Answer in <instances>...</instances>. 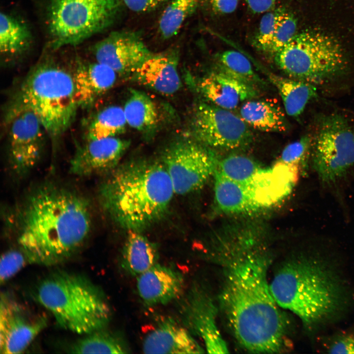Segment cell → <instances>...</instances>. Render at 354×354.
<instances>
[{
	"instance_id": "cell-26",
	"label": "cell",
	"mask_w": 354,
	"mask_h": 354,
	"mask_svg": "<svg viewBox=\"0 0 354 354\" xmlns=\"http://www.w3.org/2000/svg\"><path fill=\"white\" fill-rule=\"evenodd\" d=\"M127 124L133 128L148 132L158 122V112L153 101L145 93L133 89L123 108Z\"/></svg>"
},
{
	"instance_id": "cell-24",
	"label": "cell",
	"mask_w": 354,
	"mask_h": 354,
	"mask_svg": "<svg viewBox=\"0 0 354 354\" xmlns=\"http://www.w3.org/2000/svg\"><path fill=\"white\" fill-rule=\"evenodd\" d=\"M32 35L27 24L12 14L1 12L0 51L4 61H12L30 48Z\"/></svg>"
},
{
	"instance_id": "cell-7",
	"label": "cell",
	"mask_w": 354,
	"mask_h": 354,
	"mask_svg": "<svg viewBox=\"0 0 354 354\" xmlns=\"http://www.w3.org/2000/svg\"><path fill=\"white\" fill-rule=\"evenodd\" d=\"M121 0H48L47 25L54 49L75 46L110 27Z\"/></svg>"
},
{
	"instance_id": "cell-11",
	"label": "cell",
	"mask_w": 354,
	"mask_h": 354,
	"mask_svg": "<svg viewBox=\"0 0 354 354\" xmlns=\"http://www.w3.org/2000/svg\"><path fill=\"white\" fill-rule=\"evenodd\" d=\"M6 114L9 164L16 175L24 176L39 161L46 132L37 117L28 109L10 104Z\"/></svg>"
},
{
	"instance_id": "cell-37",
	"label": "cell",
	"mask_w": 354,
	"mask_h": 354,
	"mask_svg": "<svg viewBox=\"0 0 354 354\" xmlns=\"http://www.w3.org/2000/svg\"><path fill=\"white\" fill-rule=\"evenodd\" d=\"M122 3L131 11L146 13L153 11L170 0H121Z\"/></svg>"
},
{
	"instance_id": "cell-5",
	"label": "cell",
	"mask_w": 354,
	"mask_h": 354,
	"mask_svg": "<svg viewBox=\"0 0 354 354\" xmlns=\"http://www.w3.org/2000/svg\"><path fill=\"white\" fill-rule=\"evenodd\" d=\"M36 300L62 328L79 334L104 329L111 310L102 291L87 278L58 270L42 279L34 291Z\"/></svg>"
},
{
	"instance_id": "cell-13",
	"label": "cell",
	"mask_w": 354,
	"mask_h": 354,
	"mask_svg": "<svg viewBox=\"0 0 354 354\" xmlns=\"http://www.w3.org/2000/svg\"><path fill=\"white\" fill-rule=\"evenodd\" d=\"M47 318L36 314L4 295L1 296L0 350L3 354H20L46 326Z\"/></svg>"
},
{
	"instance_id": "cell-15",
	"label": "cell",
	"mask_w": 354,
	"mask_h": 354,
	"mask_svg": "<svg viewBox=\"0 0 354 354\" xmlns=\"http://www.w3.org/2000/svg\"><path fill=\"white\" fill-rule=\"evenodd\" d=\"M129 146V141L116 136L86 140L77 147L70 160V172L84 177L112 171Z\"/></svg>"
},
{
	"instance_id": "cell-20",
	"label": "cell",
	"mask_w": 354,
	"mask_h": 354,
	"mask_svg": "<svg viewBox=\"0 0 354 354\" xmlns=\"http://www.w3.org/2000/svg\"><path fill=\"white\" fill-rule=\"evenodd\" d=\"M204 350L184 327L171 320L160 323L145 337V354H200Z\"/></svg>"
},
{
	"instance_id": "cell-9",
	"label": "cell",
	"mask_w": 354,
	"mask_h": 354,
	"mask_svg": "<svg viewBox=\"0 0 354 354\" xmlns=\"http://www.w3.org/2000/svg\"><path fill=\"white\" fill-rule=\"evenodd\" d=\"M273 57L277 67L289 77L316 86L346 74L351 62L350 56L311 45L296 33Z\"/></svg>"
},
{
	"instance_id": "cell-27",
	"label": "cell",
	"mask_w": 354,
	"mask_h": 354,
	"mask_svg": "<svg viewBox=\"0 0 354 354\" xmlns=\"http://www.w3.org/2000/svg\"><path fill=\"white\" fill-rule=\"evenodd\" d=\"M192 318L194 326L205 342L208 353L225 354L227 346L216 325L214 310L208 303L199 305L194 309Z\"/></svg>"
},
{
	"instance_id": "cell-31",
	"label": "cell",
	"mask_w": 354,
	"mask_h": 354,
	"mask_svg": "<svg viewBox=\"0 0 354 354\" xmlns=\"http://www.w3.org/2000/svg\"><path fill=\"white\" fill-rule=\"evenodd\" d=\"M260 169L259 165L252 159L244 155L234 154L219 162L216 171L231 180L247 185Z\"/></svg>"
},
{
	"instance_id": "cell-10",
	"label": "cell",
	"mask_w": 354,
	"mask_h": 354,
	"mask_svg": "<svg viewBox=\"0 0 354 354\" xmlns=\"http://www.w3.org/2000/svg\"><path fill=\"white\" fill-rule=\"evenodd\" d=\"M161 161L175 194L180 195L201 188L214 174L218 164L210 148L189 139L177 140L168 146Z\"/></svg>"
},
{
	"instance_id": "cell-4",
	"label": "cell",
	"mask_w": 354,
	"mask_h": 354,
	"mask_svg": "<svg viewBox=\"0 0 354 354\" xmlns=\"http://www.w3.org/2000/svg\"><path fill=\"white\" fill-rule=\"evenodd\" d=\"M175 194L163 163L136 159L117 166L101 185L102 207L119 227L141 232L165 216Z\"/></svg>"
},
{
	"instance_id": "cell-22",
	"label": "cell",
	"mask_w": 354,
	"mask_h": 354,
	"mask_svg": "<svg viewBox=\"0 0 354 354\" xmlns=\"http://www.w3.org/2000/svg\"><path fill=\"white\" fill-rule=\"evenodd\" d=\"M239 114L247 125L260 131L282 132L288 129L284 112L276 103L271 101L247 100L242 103Z\"/></svg>"
},
{
	"instance_id": "cell-33",
	"label": "cell",
	"mask_w": 354,
	"mask_h": 354,
	"mask_svg": "<svg viewBox=\"0 0 354 354\" xmlns=\"http://www.w3.org/2000/svg\"><path fill=\"white\" fill-rule=\"evenodd\" d=\"M287 8L280 6L266 12L262 17L253 45L258 50L267 52L272 37Z\"/></svg>"
},
{
	"instance_id": "cell-12",
	"label": "cell",
	"mask_w": 354,
	"mask_h": 354,
	"mask_svg": "<svg viewBox=\"0 0 354 354\" xmlns=\"http://www.w3.org/2000/svg\"><path fill=\"white\" fill-rule=\"evenodd\" d=\"M195 139L210 148L235 149L247 146L253 136L247 124L230 110L202 102L192 120Z\"/></svg>"
},
{
	"instance_id": "cell-36",
	"label": "cell",
	"mask_w": 354,
	"mask_h": 354,
	"mask_svg": "<svg viewBox=\"0 0 354 354\" xmlns=\"http://www.w3.org/2000/svg\"><path fill=\"white\" fill-rule=\"evenodd\" d=\"M312 138L303 136L288 145L283 150L280 161L290 165H304L310 156Z\"/></svg>"
},
{
	"instance_id": "cell-18",
	"label": "cell",
	"mask_w": 354,
	"mask_h": 354,
	"mask_svg": "<svg viewBox=\"0 0 354 354\" xmlns=\"http://www.w3.org/2000/svg\"><path fill=\"white\" fill-rule=\"evenodd\" d=\"M178 60L174 50L153 54L132 74L140 84L162 94L172 95L181 87Z\"/></svg>"
},
{
	"instance_id": "cell-17",
	"label": "cell",
	"mask_w": 354,
	"mask_h": 354,
	"mask_svg": "<svg viewBox=\"0 0 354 354\" xmlns=\"http://www.w3.org/2000/svg\"><path fill=\"white\" fill-rule=\"evenodd\" d=\"M137 289L147 305H165L178 297L184 285L181 274L169 266L156 264L137 276Z\"/></svg>"
},
{
	"instance_id": "cell-23",
	"label": "cell",
	"mask_w": 354,
	"mask_h": 354,
	"mask_svg": "<svg viewBox=\"0 0 354 354\" xmlns=\"http://www.w3.org/2000/svg\"><path fill=\"white\" fill-rule=\"evenodd\" d=\"M156 246L141 232L128 231L122 253V266L128 273L138 276L157 263Z\"/></svg>"
},
{
	"instance_id": "cell-40",
	"label": "cell",
	"mask_w": 354,
	"mask_h": 354,
	"mask_svg": "<svg viewBox=\"0 0 354 354\" xmlns=\"http://www.w3.org/2000/svg\"><path fill=\"white\" fill-rule=\"evenodd\" d=\"M278 0H245L250 11L254 14L265 13L274 8Z\"/></svg>"
},
{
	"instance_id": "cell-1",
	"label": "cell",
	"mask_w": 354,
	"mask_h": 354,
	"mask_svg": "<svg viewBox=\"0 0 354 354\" xmlns=\"http://www.w3.org/2000/svg\"><path fill=\"white\" fill-rule=\"evenodd\" d=\"M270 259L253 251L235 253L223 262L221 306L236 341L254 353L284 350L289 326L267 281Z\"/></svg>"
},
{
	"instance_id": "cell-21",
	"label": "cell",
	"mask_w": 354,
	"mask_h": 354,
	"mask_svg": "<svg viewBox=\"0 0 354 354\" xmlns=\"http://www.w3.org/2000/svg\"><path fill=\"white\" fill-rule=\"evenodd\" d=\"M214 177L215 202L221 211L241 213L262 209L246 185L226 177L216 170Z\"/></svg>"
},
{
	"instance_id": "cell-3",
	"label": "cell",
	"mask_w": 354,
	"mask_h": 354,
	"mask_svg": "<svg viewBox=\"0 0 354 354\" xmlns=\"http://www.w3.org/2000/svg\"><path fill=\"white\" fill-rule=\"evenodd\" d=\"M269 287L278 306L295 315L309 331L335 319L348 302L346 285L337 269L314 254L284 264Z\"/></svg>"
},
{
	"instance_id": "cell-30",
	"label": "cell",
	"mask_w": 354,
	"mask_h": 354,
	"mask_svg": "<svg viewBox=\"0 0 354 354\" xmlns=\"http://www.w3.org/2000/svg\"><path fill=\"white\" fill-rule=\"evenodd\" d=\"M103 329L87 334L69 350L75 354H126L129 349L121 338Z\"/></svg>"
},
{
	"instance_id": "cell-28",
	"label": "cell",
	"mask_w": 354,
	"mask_h": 354,
	"mask_svg": "<svg viewBox=\"0 0 354 354\" xmlns=\"http://www.w3.org/2000/svg\"><path fill=\"white\" fill-rule=\"evenodd\" d=\"M127 124L123 109L116 105L106 107L89 121L86 130V140L116 136Z\"/></svg>"
},
{
	"instance_id": "cell-16",
	"label": "cell",
	"mask_w": 354,
	"mask_h": 354,
	"mask_svg": "<svg viewBox=\"0 0 354 354\" xmlns=\"http://www.w3.org/2000/svg\"><path fill=\"white\" fill-rule=\"evenodd\" d=\"M198 88L208 101L229 110L258 95L254 85L234 76L221 67L202 78Z\"/></svg>"
},
{
	"instance_id": "cell-38",
	"label": "cell",
	"mask_w": 354,
	"mask_h": 354,
	"mask_svg": "<svg viewBox=\"0 0 354 354\" xmlns=\"http://www.w3.org/2000/svg\"><path fill=\"white\" fill-rule=\"evenodd\" d=\"M328 350L330 354H354V334L344 335L337 338Z\"/></svg>"
},
{
	"instance_id": "cell-35",
	"label": "cell",
	"mask_w": 354,
	"mask_h": 354,
	"mask_svg": "<svg viewBox=\"0 0 354 354\" xmlns=\"http://www.w3.org/2000/svg\"><path fill=\"white\" fill-rule=\"evenodd\" d=\"M28 264H31V262L27 255L20 248L5 252L0 258V283H3L10 279Z\"/></svg>"
},
{
	"instance_id": "cell-29",
	"label": "cell",
	"mask_w": 354,
	"mask_h": 354,
	"mask_svg": "<svg viewBox=\"0 0 354 354\" xmlns=\"http://www.w3.org/2000/svg\"><path fill=\"white\" fill-rule=\"evenodd\" d=\"M200 0H170L158 21L161 38L168 39L178 32L185 21L197 10Z\"/></svg>"
},
{
	"instance_id": "cell-14",
	"label": "cell",
	"mask_w": 354,
	"mask_h": 354,
	"mask_svg": "<svg viewBox=\"0 0 354 354\" xmlns=\"http://www.w3.org/2000/svg\"><path fill=\"white\" fill-rule=\"evenodd\" d=\"M95 60L117 73H132L153 55L141 35L131 31H116L91 47Z\"/></svg>"
},
{
	"instance_id": "cell-6",
	"label": "cell",
	"mask_w": 354,
	"mask_h": 354,
	"mask_svg": "<svg viewBox=\"0 0 354 354\" xmlns=\"http://www.w3.org/2000/svg\"><path fill=\"white\" fill-rule=\"evenodd\" d=\"M10 104L32 111L56 141L70 126L79 108L72 74L51 60L41 61L21 81Z\"/></svg>"
},
{
	"instance_id": "cell-8",
	"label": "cell",
	"mask_w": 354,
	"mask_h": 354,
	"mask_svg": "<svg viewBox=\"0 0 354 354\" xmlns=\"http://www.w3.org/2000/svg\"><path fill=\"white\" fill-rule=\"evenodd\" d=\"M311 138L316 174L324 184L336 183L354 165V127L342 115L331 114L321 118Z\"/></svg>"
},
{
	"instance_id": "cell-25",
	"label": "cell",
	"mask_w": 354,
	"mask_h": 354,
	"mask_svg": "<svg viewBox=\"0 0 354 354\" xmlns=\"http://www.w3.org/2000/svg\"><path fill=\"white\" fill-rule=\"evenodd\" d=\"M268 77L279 92L286 113L290 117L298 118L308 102L317 96L316 86L309 83L273 74Z\"/></svg>"
},
{
	"instance_id": "cell-34",
	"label": "cell",
	"mask_w": 354,
	"mask_h": 354,
	"mask_svg": "<svg viewBox=\"0 0 354 354\" xmlns=\"http://www.w3.org/2000/svg\"><path fill=\"white\" fill-rule=\"evenodd\" d=\"M298 26L296 16L287 10L275 30L266 53L273 56L289 43L296 33Z\"/></svg>"
},
{
	"instance_id": "cell-32",
	"label": "cell",
	"mask_w": 354,
	"mask_h": 354,
	"mask_svg": "<svg viewBox=\"0 0 354 354\" xmlns=\"http://www.w3.org/2000/svg\"><path fill=\"white\" fill-rule=\"evenodd\" d=\"M217 59L220 66L234 76L254 86L263 83L250 61L241 53L233 50H226L220 53Z\"/></svg>"
},
{
	"instance_id": "cell-2",
	"label": "cell",
	"mask_w": 354,
	"mask_h": 354,
	"mask_svg": "<svg viewBox=\"0 0 354 354\" xmlns=\"http://www.w3.org/2000/svg\"><path fill=\"white\" fill-rule=\"evenodd\" d=\"M13 216L19 247L31 263L52 265L67 260L83 246L91 228L86 198L52 183L33 189Z\"/></svg>"
},
{
	"instance_id": "cell-19",
	"label": "cell",
	"mask_w": 354,
	"mask_h": 354,
	"mask_svg": "<svg viewBox=\"0 0 354 354\" xmlns=\"http://www.w3.org/2000/svg\"><path fill=\"white\" fill-rule=\"evenodd\" d=\"M117 73L107 65L97 61L77 59L72 74L79 107L92 106L114 85Z\"/></svg>"
},
{
	"instance_id": "cell-39",
	"label": "cell",
	"mask_w": 354,
	"mask_h": 354,
	"mask_svg": "<svg viewBox=\"0 0 354 354\" xmlns=\"http://www.w3.org/2000/svg\"><path fill=\"white\" fill-rule=\"evenodd\" d=\"M239 0H209L213 11L220 14H228L236 9Z\"/></svg>"
}]
</instances>
